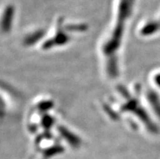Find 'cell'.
I'll list each match as a JSON object with an SVG mask.
<instances>
[{"label": "cell", "instance_id": "6da1fadb", "mask_svg": "<svg viewBox=\"0 0 160 159\" xmlns=\"http://www.w3.org/2000/svg\"><path fill=\"white\" fill-rule=\"evenodd\" d=\"M2 108H3V107H2V103H1V101H0V119H1V118H2V114H3V111H2Z\"/></svg>", "mask_w": 160, "mask_h": 159}]
</instances>
